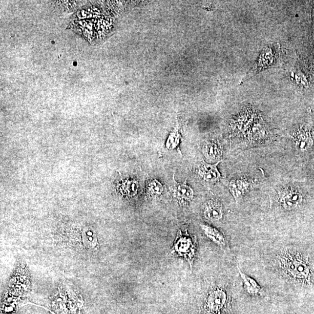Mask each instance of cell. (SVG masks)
<instances>
[{
    "mask_svg": "<svg viewBox=\"0 0 314 314\" xmlns=\"http://www.w3.org/2000/svg\"><path fill=\"white\" fill-rule=\"evenodd\" d=\"M280 268L286 275L293 279H301L307 276L309 271L298 255L289 249L280 252L279 257Z\"/></svg>",
    "mask_w": 314,
    "mask_h": 314,
    "instance_id": "obj_1",
    "label": "cell"
},
{
    "mask_svg": "<svg viewBox=\"0 0 314 314\" xmlns=\"http://www.w3.org/2000/svg\"><path fill=\"white\" fill-rule=\"evenodd\" d=\"M196 238L190 235L187 230H186L185 232H182V230H179L170 251V254L185 258L190 265L191 270L196 255Z\"/></svg>",
    "mask_w": 314,
    "mask_h": 314,
    "instance_id": "obj_2",
    "label": "cell"
},
{
    "mask_svg": "<svg viewBox=\"0 0 314 314\" xmlns=\"http://www.w3.org/2000/svg\"><path fill=\"white\" fill-rule=\"evenodd\" d=\"M227 293L223 288L214 286L209 290L204 306L205 314H220L227 301Z\"/></svg>",
    "mask_w": 314,
    "mask_h": 314,
    "instance_id": "obj_3",
    "label": "cell"
},
{
    "mask_svg": "<svg viewBox=\"0 0 314 314\" xmlns=\"http://www.w3.org/2000/svg\"><path fill=\"white\" fill-rule=\"evenodd\" d=\"M303 200V196L300 192L293 188H286L280 194V203L287 211L296 209L301 205Z\"/></svg>",
    "mask_w": 314,
    "mask_h": 314,
    "instance_id": "obj_4",
    "label": "cell"
},
{
    "mask_svg": "<svg viewBox=\"0 0 314 314\" xmlns=\"http://www.w3.org/2000/svg\"><path fill=\"white\" fill-rule=\"evenodd\" d=\"M171 191L173 196L181 204L190 202L194 197V191L187 185V180L182 184L177 183L174 180Z\"/></svg>",
    "mask_w": 314,
    "mask_h": 314,
    "instance_id": "obj_5",
    "label": "cell"
},
{
    "mask_svg": "<svg viewBox=\"0 0 314 314\" xmlns=\"http://www.w3.org/2000/svg\"><path fill=\"white\" fill-rule=\"evenodd\" d=\"M221 161L214 164H209L204 162L201 163L198 169V174L207 183H215L221 178V173L217 169L218 165Z\"/></svg>",
    "mask_w": 314,
    "mask_h": 314,
    "instance_id": "obj_6",
    "label": "cell"
},
{
    "mask_svg": "<svg viewBox=\"0 0 314 314\" xmlns=\"http://www.w3.org/2000/svg\"><path fill=\"white\" fill-rule=\"evenodd\" d=\"M203 215L207 220L214 222L220 220L223 217V209L220 203L214 200H209L204 204Z\"/></svg>",
    "mask_w": 314,
    "mask_h": 314,
    "instance_id": "obj_7",
    "label": "cell"
},
{
    "mask_svg": "<svg viewBox=\"0 0 314 314\" xmlns=\"http://www.w3.org/2000/svg\"><path fill=\"white\" fill-rule=\"evenodd\" d=\"M203 153L207 160L210 162H216L218 161L222 156V149L218 141L211 140L204 143Z\"/></svg>",
    "mask_w": 314,
    "mask_h": 314,
    "instance_id": "obj_8",
    "label": "cell"
},
{
    "mask_svg": "<svg viewBox=\"0 0 314 314\" xmlns=\"http://www.w3.org/2000/svg\"><path fill=\"white\" fill-rule=\"evenodd\" d=\"M201 228L202 229L204 234L216 245L221 247H224L226 245L225 237L221 231H219L215 228L207 225H201Z\"/></svg>",
    "mask_w": 314,
    "mask_h": 314,
    "instance_id": "obj_9",
    "label": "cell"
},
{
    "mask_svg": "<svg viewBox=\"0 0 314 314\" xmlns=\"http://www.w3.org/2000/svg\"><path fill=\"white\" fill-rule=\"evenodd\" d=\"M237 268H238L240 276L243 279L244 285H245L247 292L251 294L256 295L261 294V293L263 292V289H262L261 286L258 284V283L256 282L254 279H252V277L246 275L245 273H244L242 271L240 270L238 266H237Z\"/></svg>",
    "mask_w": 314,
    "mask_h": 314,
    "instance_id": "obj_10",
    "label": "cell"
},
{
    "mask_svg": "<svg viewBox=\"0 0 314 314\" xmlns=\"http://www.w3.org/2000/svg\"><path fill=\"white\" fill-rule=\"evenodd\" d=\"M294 139L296 147L300 150H307L313 145L312 137L306 131H300L294 136Z\"/></svg>",
    "mask_w": 314,
    "mask_h": 314,
    "instance_id": "obj_11",
    "label": "cell"
},
{
    "mask_svg": "<svg viewBox=\"0 0 314 314\" xmlns=\"http://www.w3.org/2000/svg\"><path fill=\"white\" fill-rule=\"evenodd\" d=\"M248 182L239 180H233L230 182L229 188L236 201L242 196L249 188Z\"/></svg>",
    "mask_w": 314,
    "mask_h": 314,
    "instance_id": "obj_12",
    "label": "cell"
},
{
    "mask_svg": "<svg viewBox=\"0 0 314 314\" xmlns=\"http://www.w3.org/2000/svg\"><path fill=\"white\" fill-rule=\"evenodd\" d=\"M181 138L178 126H177L167 137L166 143L167 148L170 150H174L178 147L180 143H181Z\"/></svg>",
    "mask_w": 314,
    "mask_h": 314,
    "instance_id": "obj_13",
    "label": "cell"
},
{
    "mask_svg": "<svg viewBox=\"0 0 314 314\" xmlns=\"http://www.w3.org/2000/svg\"><path fill=\"white\" fill-rule=\"evenodd\" d=\"M164 191V187L162 184L157 179L151 180L146 185V192L150 196H158L162 194Z\"/></svg>",
    "mask_w": 314,
    "mask_h": 314,
    "instance_id": "obj_14",
    "label": "cell"
},
{
    "mask_svg": "<svg viewBox=\"0 0 314 314\" xmlns=\"http://www.w3.org/2000/svg\"><path fill=\"white\" fill-rule=\"evenodd\" d=\"M124 192L126 194L130 196H135L138 193L139 184L136 181H130L125 183L124 184Z\"/></svg>",
    "mask_w": 314,
    "mask_h": 314,
    "instance_id": "obj_15",
    "label": "cell"
},
{
    "mask_svg": "<svg viewBox=\"0 0 314 314\" xmlns=\"http://www.w3.org/2000/svg\"><path fill=\"white\" fill-rule=\"evenodd\" d=\"M85 234L84 235V239L85 245H90V247L91 248H95L97 245V237L95 234H93V236H91V234L93 233L92 231H84Z\"/></svg>",
    "mask_w": 314,
    "mask_h": 314,
    "instance_id": "obj_16",
    "label": "cell"
}]
</instances>
